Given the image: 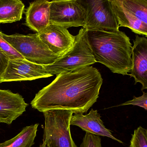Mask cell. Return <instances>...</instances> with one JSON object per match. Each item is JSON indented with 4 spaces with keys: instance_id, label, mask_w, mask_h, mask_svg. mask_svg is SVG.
I'll return each instance as SVG.
<instances>
[{
    "instance_id": "6da1fadb",
    "label": "cell",
    "mask_w": 147,
    "mask_h": 147,
    "mask_svg": "<svg viewBox=\"0 0 147 147\" xmlns=\"http://www.w3.org/2000/svg\"><path fill=\"white\" fill-rule=\"evenodd\" d=\"M102 84L101 73L92 66L60 74L35 95L31 105L42 112L65 109L86 113L96 102Z\"/></svg>"
},
{
    "instance_id": "7a4b0ae2",
    "label": "cell",
    "mask_w": 147,
    "mask_h": 147,
    "mask_svg": "<svg viewBox=\"0 0 147 147\" xmlns=\"http://www.w3.org/2000/svg\"><path fill=\"white\" fill-rule=\"evenodd\" d=\"M87 40L96 63L113 73L129 75L132 69V45L124 32L89 30Z\"/></svg>"
},
{
    "instance_id": "3957f363",
    "label": "cell",
    "mask_w": 147,
    "mask_h": 147,
    "mask_svg": "<svg viewBox=\"0 0 147 147\" xmlns=\"http://www.w3.org/2000/svg\"><path fill=\"white\" fill-rule=\"evenodd\" d=\"M87 31L83 28H81L75 36V41L70 50L51 64L44 65L48 73L53 76L72 72L96 63L88 43Z\"/></svg>"
},
{
    "instance_id": "277c9868",
    "label": "cell",
    "mask_w": 147,
    "mask_h": 147,
    "mask_svg": "<svg viewBox=\"0 0 147 147\" xmlns=\"http://www.w3.org/2000/svg\"><path fill=\"white\" fill-rule=\"evenodd\" d=\"M43 113L45 117L43 142L47 147H77L70 132L72 111L52 109Z\"/></svg>"
},
{
    "instance_id": "5b68a950",
    "label": "cell",
    "mask_w": 147,
    "mask_h": 147,
    "mask_svg": "<svg viewBox=\"0 0 147 147\" xmlns=\"http://www.w3.org/2000/svg\"><path fill=\"white\" fill-rule=\"evenodd\" d=\"M3 37L21 54L25 59L37 64L45 65L51 64L60 56L51 51L41 40L38 33L23 35H7Z\"/></svg>"
},
{
    "instance_id": "8992f818",
    "label": "cell",
    "mask_w": 147,
    "mask_h": 147,
    "mask_svg": "<svg viewBox=\"0 0 147 147\" xmlns=\"http://www.w3.org/2000/svg\"><path fill=\"white\" fill-rule=\"evenodd\" d=\"M119 27L147 36V0H110Z\"/></svg>"
},
{
    "instance_id": "52a82bcc",
    "label": "cell",
    "mask_w": 147,
    "mask_h": 147,
    "mask_svg": "<svg viewBox=\"0 0 147 147\" xmlns=\"http://www.w3.org/2000/svg\"><path fill=\"white\" fill-rule=\"evenodd\" d=\"M85 14V25L87 30H119V26L110 0H77Z\"/></svg>"
},
{
    "instance_id": "ba28073f",
    "label": "cell",
    "mask_w": 147,
    "mask_h": 147,
    "mask_svg": "<svg viewBox=\"0 0 147 147\" xmlns=\"http://www.w3.org/2000/svg\"><path fill=\"white\" fill-rule=\"evenodd\" d=\"M50 8V23L67 29L84 26L85 13L77 0H53Z\"/></svg>"
},
{
    "instance_id": "9c48e42d",
    "label": "cell",
    "mask_w": 147,
    "mask_h": 147,
    "mask_svg": "<svg viewBox=\"0 0 147 147\" xmlns=\"http://www.w3.org/2000/svg\"><path fill=\"white\" fill-rule=\"evenodd\" d=\"M52 76L46 71L44 65L32 63L26 59H9L0 83L32 80Z\"/></svg>"
},
{
    "instance_id": "30bf717a",
    "label": "cell",
    "mask_w": 147,
    "mask_h": 147,
    "mask_svg": "<svg viewBox=\"0 0 147 147\" xmlns=\"http://www.w3.org/2000/svg\"><path fill=\"white\" fill-rule=\"evenodd\" d=\"M37 33L49 50L60 57L70 50L75 41V36L67 28L51 23Z\"/></svg>"
},
{
    "instance_id": "8fae6325",
    "label": "cell",
    "mask_w": 147,
    "mask_h": 147,
    "mask_svg": "<svg viewBox=\"0 0 147 147\" xmlns=\"http://www.w3.org/2000/svg\"><path fill=\"white\" fill-rule=\"evenodd\" d=\"M132 69L130 74L135 83L142 85V90L147 88V39L136 35L132 51Z\"/></svg>"
},
{
    "instance_id": "7c38bea8",
    "label": "cell",
    "mask_w": 147,
    "mask_h": 147,
    "mask_svg": "<svg viewBox=\"0 0 147 147\" xmlns=\"http://www.w3.org/2000/svg\"><path fill=\"white\" fill-rule=\"evenodd\" d=\"M28 105L18 93L0 90V123L10 125L26 111Z\"/></svg>"
},
{
    "instance_id": "4fadbf2b",
    "label": "cell",
    "mask_w": 147,
    "mask_h": 147,
    "mask_svg": "<svg viewBox=\"0 0 147 147\" xmlns=\"http://www.w3.org/2000/svg\"><path fill=\"white\" fill-rule=\"evenodd\" d=\"M74 114L71 118L70 125L79 127L86 133L108 137L123 144L122 141L115 137L111 131L105 127L101 119V115L96 110L91 109L89 114L86 115L82 113Z\"/></svg>"
},
{
    "instance_id": "5bb4252c",
    "label": "cell",
    "mask_w": 147,
    "mask_h": 147,
    "mask_svg": "<svg viewBox=\"0 0 147 147\" xmlns=\"http://www.w3.org/2000/svg\"><path fill=\"white\" fill-rule=\"evenodd\" d=\"M50 2L35 0L30 3L26 12V25L37 33L50 24Z\"/></svg>"
},
{
    "instance_id": "9a60e30c",
    "label": "cell",
    "mask_w": 147,
    "mask_h": 147,
    "mask_svg": "<svg viewBox=\"0 0 147 147\" xmlns=\"http://www.w3.org/2000/svg\"><path fill=\"white\" fill-rule=\"evenodd\" d=\"M25 5L20 0H0V23L20 20Z\"/></svg>"
},
{
    "instance_id": "2e32d148",
    "label": "cell",
    "mask_w": 147,
    "mask_h": 147,
    "mask_svg": "<svg viewBox=\"0 0 147 147\" xmlns=\"http://www.w3.org/2000/svg\"><path fill=\"white\" fill-rule=\"evenodd\" d=\"M39 123L27 126L15 137L0 143V147H32L39 127Z\"/></svg>"
},
{
    "instance_id": "e0dca14e",
    "label": "cell",
    "mask_w": 147,
    "mask_h": 147,
    "mask_svg": "<svg viewBox=\"0 0 147 147\" xmlns=\"http://www.w3.org/2000/svg\"><path fill=\"white\" fill-rule=\"evenodd\" d=\"M130 147H147V129L140 126L134 131L130 140Z\"/></svg>"
},
{
    "instance_id": "ac0fdd59",
    "label": "cell",
    "mask_w": 147,
    "mask_h": 147,
    "mask_svg": "<svg viewBox=\"0 0 147 147\" xmlns=\"http://www.w3.org/2000/svg\"><path fill=\"white\" fill-rule=\"evenodd\" d=\"M0 49L5 53L9 59H25L3 37V33L0 31Z\"/></svg>"
},
{
    "instance_id": "d6986e66",
    "label": "cell",
    "mask_w": 147,
    "mask_h": 147,
    "mask_svg": "<svg viewBox=\"0 0 147 147\" xmlns=\"http://www.w3.org/2000/svg\"><path fill=\"white\" fill-rule=\"evenodd\" d=\"M79 147H102L101 138L99 136L86 132Z\"/></svg>"
},
{
    "instance_id": "ffe728a7",
    "label": "cell",
    "mask_w": 147,
    "mask_h": 147,
    "mask_svg": "<svg viewBox=\"0 0 147 147\" xmlns=\"http://www.w3.org/2000/svg\"><path fill=\"white\" fill-rule=\"evenodd\" d=\"M136 105L145 109L146 110H147V93L143 92V95L141 96L136 97H134V98L130 101H127L123 103L117 105L116 107L123 106V105Z\"/></svg>"
},
{
    "instance_id": "44dd1931",
    "label": "cell",
    "mask_w": 147,
    "mask_h": 147,
    "mask_svg": "<svg viewBox=\"0 0 147 147\" xmlns=\"http://www.w3.org/2000/svg\"><path fill=\"white\" fill-rule=\"evenodd\" d=\"M9 60V59L0 49V80L7 69Z\"/></svg>"
},
{
    "instance_id": "7402d4cb",
    "label": "cell",
    "mask_w": 147,
    "mask_h": 147,
    "mask_svg": "<svg viewBox=\"0 0 147 147\" xmlns=\"http://www.w3.org/2000/svg\"><path fill=\"white\" fill-rule=\"evenodd\" d=\"M39 147H47V145L44 142H43L42 144L40 145Z\"/></svg>"
},
{
    "instance_id": "603a6c76",
    "label": "cell",
    "mask_w": 147,
    "mask_h": 147,
    "mask_svg": "<svg viewBox=\"0 0 147 147\" xmlns=\"http://www.w3.org/2000/svg\"></svg>"
}]
</instances>
